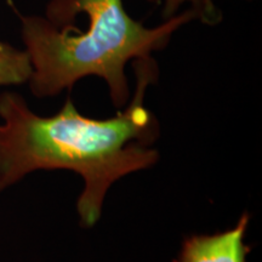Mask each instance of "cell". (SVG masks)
Segmentation results:
<instances>
[{"label":"cell","instance_id":"2","mask_svg":"<svg viewBox=\"0 0 262 262\" xmlns=\"http://www.w3.org/2000/svg\"><path fill=\"white\" fill-rule=\"evenodd\" d=\"M47 11L80 14L88 27H77L72 19L50 21L18 14L32 64V93L37 97L55 96L95 75L106 81L117 108L125 106L130 97L127 62L152 57L168 47L182 26L195 19L185 10L149 28L127 14L123 0H50Z\"/></svg>","mask_w":262,"mask_h":262},{"label":"cell","instance_id":"3","mask_svg":"<svg viewBox=\"0 0 262 262\" xmlns=\"http://www.w3.org/2000/svg\"><path fill=\"white\" fill-rule=\"evenodd\" d=\"M249 214L233 228L216 234H194L183 241L176 262H247L249 248L244 243Z\"/></svg>","mask_w":262,"mask_h":262},{"label":"cell","instance_id":"5","mask_svg":"<svg viewBox=\"0 0 262 262\" xmlns=\"http://www.w3.org/2000/svg\"><path fill=\"white\" fill-rule=\"evenodd\" d=\"M146 2L162 6L164 21L180 14L181 12L180 10L183 6H187L186 10H189L194 14L196 21L206 26H216L222 21V12L214 0H146Z\"/></svg>","mask_w":262,"mask_h":262},{"label":"cell","instance_id":"4","mask_svg":"<svg viewBox=\"0 0 262 262\" xmlns=\"http://www.w3.org/2000/svg\"><path fill=\"white\" fill-rule=\"evenodd\" d=\"M31 75L32 64L27 51L0 40V86L24 84Z\"/></svg>","mask_w":262,"mask_h":262},{"label":"cell","instance_id":"1","mask_svg":"<svg viewBox=\"0 0 262 262\" xmlns=\"http://www.w3.org/2000/svg\"><path fill=\"white\" fill-rule=\"evenodd\" d=\"M133 67V100L110 119L83 116L71 98L57 114L40 117L18 94L0 95V192L35 170H71L84 180L77 203L80 225L95 226L111 186L159 159L150 147L159 136L158 120L145 107L147 88L158 79V66L148 57L134 60Z\"/></svg>","mask_w":262,"mask_h":262},{"label":"cell","instance_id":"6","mask_svg":"<svg viewBox=\"0 0 262 262\" xmlns=\"http://www.w3.org/2000/svg\"><path fill=\"white\" fill-rule=\"evenodd\" d=\"M247 2H253V0H247Z\"/></svg>","mask_w":262,"mask_h":262}]
</instances>
